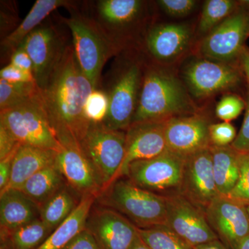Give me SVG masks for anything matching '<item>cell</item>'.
Masks as SVG:
<instances>
[{
    "label": "cell",
    "instance_id": "8fae6325",
    "mask_svg": "<svg viewBox=\"0 0 249 249\" xmlns=\"http://www.w3.org/2000/svg\"><path fill=\"white\" fill-rule=\"evenodd\" d=\"M165 225L193 248L219 240L210 227L204 211L182 195L165 196Z\"/></svg>",
    "mask_w": 249,
    "mask_h": 249
},
{
    "label": "cell",
    "instance_id": "b9f144b4",
    "mask_svg": "<svg viewBox=\"0 0 249 249\" xmlns=\"http://www.w3.org/2000/svg\"><path fill=\"white\" fill-rule=\"evenodd\" d=\"M19 146L20 145L7 157L0 160V191H3L9 182L12 170L13 160Z\"/></svg>",
    "mask_w": 249,
    "mask_h": 249
},
{
    "label": "cell",
    "instance_id": "f1b7e54d",
    "mask_svg": "<svg viewBox=\"0 0 249 249\" xmlns=\"http://www.w3.org/2000/svg\"><path fill=\"white\" fill-rule=\"evenodd\" d=\"M240 6L233 0H208L205 1L199 19L198 30L207 35Z\"/></svg>",
    "mask_w": 249,
    "mask_h": 249
},
{
    "label": "cell",
    "instance_id": "6da1fadb",
    "mask_svg": "<svg viewBox=\"0 0 249 249\" xmlns=\"http://www.w3.org/2000/svg\"><path fill=\"white\" fill-rule=\"evenodd\" d=\"M93 89L78 65L73 45H67L61 60L40 89L46 112L60 144L80 145L91 124L85 108Z\"/></svg>",
    "mask_w": 249,
    "mask_h": 249
},
{
    "label": "cell",
    "instance_id": "60d3db41",
    "mask_svg": "<svg viewBox=\"0 0 249 249\" xmlns=\"http://www.w3.org/2000/svg\"><path fill=\"white\" fill-rule=\"evenodd\" d=\"M19 143L2 124H0V160L17 148Z\"/></svg>",
    "mask_w": 249,
    "mask_h": 249
},
{
    "label": "cell",
    "instance_id": "7c38bea8",
    "mask_svg": "<svg viewBox=\"0 0 249 249\" xmlns=\"http://www.w3.org/2000/svg\"><path fill=\"white\" fill-rule=\"evenodd\" d=\"M210 227L229 249H236L249 235V214L245 205L229 196H217L205 210Z\"/></svg>",
    "mask_w": 249,
    "mask_h": 249
},
{
    "label": "cell",
    "instance_id": "836d02e7",
    "mask_svg": "<svg viewBox=\"0 0 249 249\" xmlns=\"http://www.w3.org/2000/svg\"><path fill=\"white\" fill-rule=\"evenodd\" d=\"M240 175L238 180L229 197L240 204L249 206V152L240 153L239 156Z\"/></svg>",
    "mask_w": 249,
    "mask_h": 249
},
{
    "label": "cell",
    "instance_id": "603a6c76",
    "mask_svg": "<svg viewBox=\"0 0 249 249\" xmlns=\"http://www.w3.org/2000/svg\"><path fill=\"white\" fill-rule=\"evenodd\" d=\"M74 1L66 0H37L22 22L1 42V53L10 57L31 32L38 27L49 15L60 7L76 9Z\"/></svg>",
    "mask_w": 249,
    "mask_h": 249
},
{
    "label": "cell",
    "instance_id": "74e56055",
    "mask_svg": "<svg viewBox=\"0 0 249 249\" xmlns=\"http://www.w3.org/2000/svg\"><path fill=\"white\" fill-rule=\"evenodd\" d=\"M0 79L9 83H36L32 73L21 70L11 63L1 69Z\"/></svg>",
    "mask_w": 249,
    "mask_h": 249
},
{
    "label": "cell",
    "instance_id": "d6a6232c",
    "mask_svg": "<svg viewBox=\"0 0 249 249\" xmlns=\"http://www.w3.org/2000/svg\"><path fill=\"white\" fill-rule=\"evenodd\" d=\"M245 107V98L236 93H227L218 102L216 115L223 122L231 123L242 114Z\"/></svg>",
    "mask_w": 249,
    "mask_h": 249
},
{
    "label": "cell",
    "instance_id": "ac0fdd59",
    "mask_svg": "<svg viewBox=\"0 0 249 249\" xmlns=\"http://www.w3.org/2000/svg\"><path fill=\"white\" fill-rule=\"evenodd\" d=\"M86 227L101 249H129L139 235L138 228L109 208L95 210Z\"/></svg>",
    "mask_w": 249,
    "mask_h": 249
},
{
    "label": "cell",
    "instance_id": "cb8c5ba5",
    "mask_svg": "<svg viewBox=\"0 0 249 249\" xmlns=\"http://www.w3.org/2000/svg\"><path fill=\"white\" fill-rule=\"evenodd\" d=\"M96 196H85L70 215L63 221L37 249H62L86 229Z\"/></svg>",
    "mask_w": 249,
    "mask_h": 249
},
{
    "label": "cell",
    "instance_id": "bcb514c9",
    "mask_svg": "<svg viewBox=\"0 0 249 249\" xmlns=\"http://www.w3.org/2000/svg\"><path fill=\"white\" fill-rule=\"evenodd\" d=\"M236 249H249V235L241 241Z\"/></svg>",
    "mask_w": 249,
    "mask_h": 249
},
{
    "label": "cell",
    "instance_id": "f6af8a7d",
    "mask_svg": "<svg viewBox=\"0 0 249 249\" xmlns=\"http://www.w3.org/2000/svg\"><path fill=\"white\" fill-rule=\"evenodd\" d=\"M129 249H151L143 242L138 235Z\"/></svg>",
    "mask_w": 249,
    "mask_h": 249
},
{
    "label": "cell",
    "instance_id": "d590c367",
    "mask_svg": "<svg viewBox=\"0 0 249 249\" xmlns=\"http://www.w3.org/2000/svg\"><path fill=\"white\" fill-rule=\"evenodd\" d=\"M157 4L168 16L174 18L188 16L196 9L195 0H160Z\"/></svg>",
    "mask_w": 249,
    "mask_h": 249
},
{
    "label": "cell",
    "instance_id": "f35d334b",
    "mask_svg": "<svg viewBox=\"0 0 249 249\" xmlns=\"http://www.w3.org/2000/svg\"><path fill=\"white\" fill-rule=\"evenodd\" d=\"M62 249H101L93 234L86 227Z\"/></svg>",
    "mask_w": 249,
    "mask_h": 249
},
{
    "label": "cell",
    "instance_id": "7bdbcfd3",
    "mask_svg": "<svg viewBox=\"0 0 249 249\" xmlns=\"http://www.w3.org/2000/svg\"><path fill=\"white\" fill-rule=\"evenodd\" d=\"M237 63L249 85V48L247 46H245V48L241 52Z\"/></svg>",
    "mask_w": 249,
    "mask_h": 249
},
{
    "label": "cell",
    "instance_id": "9c48e42d",
    "mask_svg": "<svg viewBox=\"0 0 249 249\" xmlns=\"http://www.w3.org/2000/svg\"><path fill=\"white\" fill-rule=\"evenodd\" d=\"M249 38V4L240 1L238 8L201 40L199 53L213 61L238 64Z\"/></svg>",
    "mask_w": 249,
    "mask_h": 249
},
{
    "label": "cell",
    "instance_id": "7402d4cb",
    "mask_svg": "<svg viewBox=\"0 0 249 249\" xmlns=\"http://www.w3.org/2000/svg\"><path fill=\"white\" fill-rule=\"evenodd\" d=\"M58 152L40 147L20 145L13 160L11 178L6 190H18L33 175L56 160Z\"/></svg>",
    "mask_w": 249,
    "mask_h": 249
},
{
    "label": "cell",
    "instance_id": "83f0119b",
    "mask_svg": "<svg viewBox=\"0 0 249 249\" xmlns=\"http://www.w3.org/2000/svg\"><path fill=\"white\" fill-rule=\"evenodd\" d=\"M52 232L40 218L16 229L3 240L7 241V249H37Z\"/></svg>",
    "mask_w": 249,
    "mask_h": 249
},
{
    "label": "cell",
    "instance_id": "8d00e7d4",
    "mask_svg": "<svg viewBox=\"0 0 249 249\" xmlns=\"http://www.w3.org/2000/svg\"><path fill=\"white\" fill-rule=\"evenodd\" d=\"M245 118L240 132L231 144V146L240 153L249 152V85H247L246 93Z\"/></svg>",
    "mask_w": 249,
    "mask_h": 249
},
{
    "label": "cell",
    "instance_id": "52a82bcc",
    "mask_svg": "<svg viewBox=\"0 0 249 249\" xmlns=\"http://www.w3.org/2000/svg\"><path fill=\"white\" fill-rule=\"evenodd\" d=\"M125 131L114 130L103 124H91L80 143L102 186V192L117 178L125 157Z\"/></svg>",
    "mask_w": 249,
    "mask_h": 249
},
{
    "label": "cell",
    "instance_id": "484cf974",
    "mask_svg": "<svg viewBox=\"0 0 249 249\" xmlns=\"http://www.w3.org/2000/svg\"><path fill=\"white\" fill-rule=\"evenodd\" d=\"M64 177L56 164L46 167L26 181L19 191L29 196L39 206H42L62 188Z\"/></svg>",
    "mask_w": 249,
    "mask_h": 249
},
{
    "label": "cell",
    "instance_id": "ab89813d",
    "mask_svg": "<svg viewBox=\"0 0 249 249\" xmlns=\"http://www.w3.org/2000/svg\"><path fill=\"white\" fill-rule=\"evenodd\" d=\"M9 63L24 71L31 72L34 74V65L32 60L22 43L20 44L10 57Z\"/></svg>",
    "mask_w": 249,
    "mask_h": 249
},
{
    "label": "cell",
    "instance_id": "f546056e",
    "mask_svg": "<svg viewBox=\"0 0 249 249\" xmlns=\"http://www.w3.org/2000/svg\"><path fill=\"white\" fill-rule=\"evenodd\" d=\"M138 232L151 249H194L164 224L138 229Z\"/></svg>",
    "mask_w": 249,
    "mask_h": 249
},
{
    "label": "cell",
    "instance_id": "e575fe53",
    "mask_svg": "<svg viewBox=\"0 0 249 249\" xmlns=\"http://www.w3.org/2000/svg\"><path fill=\"white\" fill-rule=\"evenodd\" d=\"M235 127L231 123L222 122L211 124L209 126V138L211 145L226 147L231 145L237 137Z\"/></svg>",
    "mask_w": 249,
    "mask_h": 249
},
{
    "label": "cell",
    "instance_id": "44dd1931",
    "mask_svg": "<svg viewBox=\"0 0 249 249\" xmlns=\"http://www.w3.org/2000/svg\"><path fill=\"white\" fill-rule=\"evenodd\" d=\"M40 206L19 190L0 193L1 239L16 229L40 218Z\"/></svg>",
    "mask_w": 249,
    "mask_h": 249
},
{
    "label": "cell",
    "instance_id": "7a4b0ae2",
    "mask_svg": "<svg viewBox=\"0 0 249 249\" xmlns=\"http://www.w3.org/2000/svg\"><path fill=\"white\" fill-rule=\"evenodd\" d=\"M197 113L186 85L178 76L155 65L144 67L138 106L132 124L167 121Z\"/></svg>",
    "mask_w": 249,
    "mask_h": 249
},
{
    "label": "cell",
    "instance_id": "8992f818",
    "mask_svg": "<svg viewBox=\"0 0 249 249\" xmlns=\"http://www.w3.org/2000/svg\"><path fill=\"white\" fill-rule=\"evenodd\" d=\"M0 124L21 145L60 151L61 145L49 121L40 91L27 102L0 110Z\"/></svg>",
    "mask_w": 249,
    "mask_h": 249
},
{
    "label": "cell",
    "instance_id": "5b68a950",
    "mask_svg": "<svg viewBox=\"0 0 249 249\" xmlns=\"http://www.w3.org/2000/svg\"><path fill=\"white\" fill-rule=\"evenodd\" d=\"M105 89L109 108L102 124L114 130L127 131L138 106L143 76V65L137 59L118 62Z\"/></svg>",
    "mask_w": 249,
    "mask_h": 249
},
{
    "label": "cell",
    "instance_id": "d4e9b609",
    "mask_svg": "<svg viewBox=\"0 0 249 249\" xmlns=\"http://www.w3.org/2000/svg\"><path fill=\"white\" fill-rule=\"evenodd\" d=\"M212 155L213 170L218 193L228 196L232 191L240 175L239 156L231 146L209 147Z\"/></svg>",
    "mask_w": 249,
    "mask_h": 249
},
{
    "label": "cell",
    "instance_id": "7dc6e473",
    "mask_svg": "<svg viewBox=\"0 0 249 249\" xmlns=\"http://www.w3.org/2000/svg\"><path fill=\"white\" fill-rule=\"evenodd\" d=\"M247 209H248V212H249V206H248V207H247Z\"/></svg>",
    "mask_w": 249,
    "mask_h": 249
},
{
    "label": "cell",
    "instance_id": "4316f807",
    "mask_svg": "<svg viewBox=\"0 0 249 249\" xmlns=\"http://www.w3.org/2000/svg\"><path fill=\"white\" fill-rule=\"evenodd\" d=\"M76 206L71 193L62 188L41 206L40 219L53 232L70 215Z\"/></svg>",
    "mask_w": 249,
    "mask_h": 249
},
{
    "label": "cell",
    "instance_id": "d6986e66",
    "mask_svg": "<svg viewBox=\"0 0 249 249\" xmlns=\"http://www.w3.org/2000/svg\"><path fill=\"white\" fill-rule=\"evenodd\" d=\"M60 145L56 164L65 179L82 196L97 197L102 193V186L80 145L72 142Z\"/></svg>",
    "mask_w": 249,
    "mask_h": 249
},
{
    "label": "cell",
    "instance_id": "ba28073f",
    "mask_svg": "<svg viewBox=\"0 0 249 249\" xmlns=\"http://www.w3.org/2000/svg\"><path fill=\"white\" fill-rule=\"evenodd\" d=\"M185 160L167 150L153 158L132 162L125 177L136 186L160 196L180 194Z\"/></svg>",
    "mask_w": 249,
    "mask_h": 249
},
{
    "label": "cell",
    "instance_id": "4fadbf2b",
    "mask_svg": "<svg viewBox=\"0 0 249 249\" xmlns=\"http://www.w3.org/2000/svg\"><path fill=\"white\" fill-rule=\"evenodd\" d=\"M34 65V76L41 89L61 60L67 45L56 28L42 24L22 42Z\"/></svg>",
    "mask_w": 249,
    "mask_h": 249
},
{
    "label": "cell",
    "instance_id": "9a60e30c",
    "mask_svg": "<svg viewBox=\"0 0 249 249\" xmlns=\"http://www.w3.org/2000/svg\"><path fill=\"white\" fill-rule=\"evenodd\" d=\"M211 123L202 114L177 116L165 122L167 149L187 158L211 146Z\"/></svg>",
    "mask_w": 249,
    "mask_h": 249
},
{
    "label": "cell",
    "instance_id": "1f68e13d",
    "mask_svg": "<svg viewBox=\"0 0 249 249\" xmlns=\"http://www.w3.org/2000/svg\"><path fill=\"white\" fill-rule=\"evenodd\" d=\"M108 108L107 94L101 88H97L93 90L87 100L85 116L91 124H102L107 116Z\"/></svg>",
    "mask_w": 249,
    "mask_h": 249
},
{
    "label": "cell",
    "instance_id": "ee69618b",
    "mask_svg": "<svg viewBox=\"0 0 249 249\" xmlns=\"http://www.w3.org/2000/svg\"><path fill=\"white\" fill-rule=\"evenodd\" d=\"M194 249H229L219 240L212 241L209 243L204 244L195 247Z\"/></svg>",
    "mask_w": 249,
    "mask_h": 249
},
{
    "label": "cell",
    "instance_id": "ffe728a7",
    "mask_svg": "<svg viewBox=\"0 0 249 249\" xmlns=\"http://www.w3.org/2000/svg\"><path fill=\"white\" fill-rule=\"evenodd\" d=\"M191 39L192 30L188 24H157L147 31L145 46L147 52L156 60L169 62L179 58L186 52Z\"/></svg>",
    "mask_w": 249,
    "mask_h": 249
},
{
    "label": "cell",
    "instance_id": "30bf717a",
    "mask_svg": "<svg viewBox=\"0 0 249 249\" xmlns=\"http://www.w3.org/2000/svg\"><path fill=\"white\" fill-rule=\"evenodd\" d=\"M183 78L191 97L204 100L235 89L245 80L238 64H228L198 58L186 65Z\"/></svg>",
    "mask_w": 249,
    "mask_h": 249
},
{
    "label": "cell",
    "instance_id": "5bb4252c",
    "mask_svg": "<svg viewBox=\"0 0 249 249\" xmlns=\"http://www.w3.org/2000/svg\"><path fill=\"white\" fill-rule=\"evenodd\" d=\"M180 194L204 212L211 201L219 196L209 147L186 158Z\"/></svg>",
    "mask_w": 249,
    "mask_h": 249
},
{
    "label": "cell",
    "instance_id": "2e32d148",
    "mask_svg": "<svg viewBox=\"0 0 249 249\" xmlns=\"http://www.w3.org/2000/svg\"><path fill=\"white\" fill-rule=\"evenodd\" d=\"M165 122L142 121L129 126L126 131L125 157L116 180L125 177L132 162L153 158L168 150Z\"/></svg>",
    "mask_w": 249,
    "mask_h": 249
},
{
    "label": "cell",
    "instance_id": "e0dca14e",
    "mask_svg": "<svg viewBox=\"0 0 249 249\" xmlns=\"http://www.w3.org/2000/svg\"><path fill=\"white\" fill-rule=\"evenodd\" d=\"M145 11L141 0H100L93 16L99 27L116 45L124 50V31L136 24Z\"/></svg>",
    "mask_w": 249,
    "mask_h": 249
},
{
    "label": "cell",
    "instance_id": "277c9868",
    "mask_svg": "<svg viewBox=\"0 0 249 249\" xmlns=\"http://www.w3.org/2000/svg\"><path fill=\"white\" fill-rule=\"evenodd\" d=\"M100 197L106 207L117 211L138 229L165 225V196L142 189L128 178H118Z\"/></svg>",
    "mask_w": 249,
    "mask_h": 249
},
{
    "label": "cell",
    "instance_id": "4dcf8cb0",
    "mask_svg": "<svg viewBox=\"0 0 249 249\" xmlns=\"http://www.w3.org/2000/svg\"><path fill=\"white\" fill-rule=\"evenodd\" d=\"M40 91L36 83H9L0 79V110L27 102Z\"/></svg>",
    "mask_w": 249,
    "mask_h": 249
},
{
    "label": "cell",
    "instance_id": "3957f363",
    "mask_svg": "<svg viewBox=\"0 0 249 249\" xmlns=\"http://www.w3.org/2000/svg\"><path fill=\"white\" fill-rule=\"evenodd\" d=\"M71 16L62 19L71 31L72 45L78 65L94 89L100 88L106 62L122 52L92 17L71 10Z\"/></svg>",
    "mask_w": 249,
    "mask_h": 249
}]
</instances>
